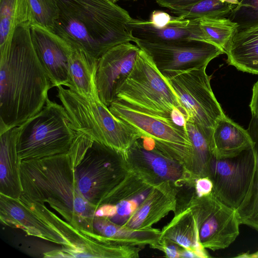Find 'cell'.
<instances>
[{
	"label": "cell",
	"instance_id": "obj_8",
	"mask_svg": "<svg viewBox=\"0 0 258 258\" xmlns=\"http://www.w3.org/2000/svg\"><path fill=\"white\" fill-rule=\"evenodd\" d=\"M108 108L113 115L131 126L141 136L152 139L158 149L181 164L196 179L193 148L185 125L136 109L116 100Z\"/></svg>",
	"mask_w": 258,
	"mask_h": 258
},
{
	"label": "cell",
	"instance_id": "obj_24",
	"mask_svg": "<svg viewBox=\"0 0 258 258\" xmlns=\"http://www.w3.org/2000/svg\"><path fill=\"white\" fill-rule=\"evenodd\" d=\"M98 60L72 46L68 54L69 88L87 98L99 99L96 85Z\"/></svg>",
	"mask_w": 258,
	"mask_h": 258
},
{
	"label": "cell",
	"instance_id": "obj_13",
	"mask_svg": "<svg viewBox=\"0 0 258 258\" xmlns=\"http://www.w3.org/2000/svg\"><path fill=\"white\" fill-rule=\"evenodd\" d=\"M125 159L130 170L153 185L166 181L180 187L194 184L191 174L163 153L149 138L141 136L137 139L127 150Z\"/></svg>",
	"mask_w": 258,
	"mask_h": 258
},
{
	"label": "cell",
	"instance_id": "obj_30",
	"mask_svg": "<svg viewBox=\"0 0 258 258\" xmlns=\"http://www.w3.org/2000/svg\"><path fill=\"white\" fill-rule=\"evenodd\" d=\"M200 25L206 41L224 52L239 26L228 18H203Z\"/></svg>",
	"mask_w": 258,
	"mask_h": 258
},
{
	"label": "cell",
	"instance_id": "obj_15",
	"mask_svg": "<svg viewBox=\"0 0 258 258\" xmlns=\"http://www.w3.org/2000/svg\"><path fill=\"white\" fill-rule=\"evenodd\" d=\"M200 21V20L171 16L166 12L155 11L150 20L132 18L127 27L133 38L150 42L192 39L206 42Z\"/></svg>",
	"mask_w": 258,
	"mask_h": 258
},
{
	"label": "cell",
	"instance_id": "obj_4",
	"mask_svg": "<svg viewBox=\"0 0 258 258\" xmlns=\"http://www.w3.org/2000/svg\"><path fill=\"white\" fill-rule=\"evenodd\" d=\"M68 154L84 198L96 209L113 205L115 194L130 171L124 156L81 132H77Z\"/></svg>",
	"mask_w": 258,
	"mask_h": 258
},
{
	"label": "cell",
	"instance_id": "obj_31",
	"mask_svg": "<svg viewBox=\"0 0 258 258\" xmlns=\"http://www.w3.org/2000/svg\"><path fill=\"white\" fill-rule=\"evenodd\" d=\"M36 23L53 31L59 11L55 0H28Z\"/></svg>",
	"mask_w": 258,
	"mask_h": 258
},
{
	"label": "cell",
	"instance_id": "obj_10",
	"mask_svg": "<svg viewBox=\"0 0 258 258\" xmlns=\"http://www.w3.org/2000/svg\"><path fill=\"white\" fill-rule=\"evenodd\" d=\"M206 70L195 69L164 77L182 107L185 121L213 133L217 122L226 115L213 92L211 76Z\"/></svg>",
	"mask_w": 258,
	"mask_h": 258
},
{
	"label": "cell",
	"instance_id": "obj_35",
	"mask_svg": "<svg viewBox=\"0 0 258 258\" xmlns=\"http://www.w3.org/2000/svg\"><path fill=\"white\" fill-rule=\"evenodd\" d=\"M252 116L258 119V80L252 88V96L249 104Z\"/></svg>",
	"mask_w": 258,
	"mask_h": 258
},
{
	"label": "cell",
	"instance_id": "obj_17",
	"mask_svg": "<svg viewBox=\"0 0 258 258\" xmlns=\"http://www.w3.org/2000/svg\"><path fill=\"white\" fill-rule=\"evenodd\" d=\"M30 27L34 48L52 87H68V54L72 45L36 22L30 24Z\"/></svg>",
	"mask_w": 258,
	"mask_h": 258
},
{
	"label": "cell",
	"instance_id": "obj_12",
	"mask_svg": "<svg viewBox=\"0 0 258 258\" xmlns=\"http://www.w3.org/2000/svg\"><path fill=\"white\" fill-rule=\"evenodd\" d=\"M256 168L254 148L229 158L212 156L208 175L213 194L226 205L237 209L246 197Z\"/></svg>",
	"mask_w": 258,
	"mask_h": 258
},
{
	"label": "cell",
	"instance_id": "obj_29",
	"mask_svg": "<svg viewBox=\"0 0 258 258\" xmlns=\"http://www.w3.org/2000/svg\"><path fill=\"white\" fill-rule=\"evenodd\" d=\"M185 127L193 148L194 177L196 179L208 177L209 165L213 156V133L206 132L189 121H185Z\"/></svg>",
	"mask_w": 258,
	"mask_h": 258
},
{
	"label": "cell",
	"instance_id": "obj_16",
	"mask_svg": "<svg viewBox=\"0 0 258 258\" xmlns=\"http://www.w3.org/2000/svg\"><path fill=\"white\" fill-rule=\"evenodd\" d=\"M140 48L131 42L116 45L99 59L96 85L100 100L107 107L115 100L117 86L130 74Z\"/></svg>",
	"mask_w": 258,
	"mask_h": 258
},
{
	"label": "cell",
	"instance_id": "obj_25",
	"mask_svg": "<svg viewBox=\"0 0 258 258\" xmlns=\"http://www.w3.org/2000/svg\"><path fill=\"white\" fill-rule=\"evenodd\" d=\"M93 230L95 234L122 244L139 247L149 245L156 249L158 244L161 230L152 228L137 230L114 223L108 219L94 217Z\"/></svg>",
	"mask_w": 258,
	"mask_h": 258
},
{
	"label": "cell",
	"instance_id": "obj_23",
	"mask_svg": "<svg viewBox=\"0 0 258 258\" xmlns=\"http://www.w3.org/2000/svg\"><path fill=\"white\" fill-rule=\"evenodd\" d=\"M225 53L229 64L241 72L258 75V23L238 27Z\"/></svg>",
	"mask_w": 258,
	"mask_h": 258
},
{
	"label": "cell",
	"instance_id": "obj_7",
	"mask_svg": "<svg viewBox=\"0 0 258 258\" xmlns=\"http://www.w3.org/2000/svg\"><path fill=\"white\" fill-rule=\"evenodd\" d=\"M19 128L17 150L21 161L68 153L77 134L63 105L48 98L42 109Z\"/></svg>",
	"mask_w": 258,
	"mask_h": 258
},
{
	"label": "cell",
	"instance_id": "obj_14",
	"mask_svg": "<svg viewBox=\"0 0 258 258\" xmlns=\"http://www.w3.org/2000/svg\"><path fill=\"white\" fill-rule=\"evenodd\" d=\"M19 199L68 242L71 250L68 257L127 258L129 256L131 251L129 246L110 241L99 235L75 228L58 217L45 204L31 202L23 195Z\"/></svg>",
	"mask_w": 258,
	"mask_h": 258
},
{
	"label": "cell",
	"instance_id": "obj_2",
	"mask_svg": "<svg viewBox=\"0 0 258 258\" xmlns=\"http://www.w3.org/2000/svg\"><path fill=\"white\" fill-rule=\"evenodd\" d=\"M59 15L53 31L72 46L99 59L108 50L132 41L127 11L109 0H55Z\"/></svg>",
	"mask_w": 258,
	"mask_h": 258
},
{
	"label": "cell",
	"instance_id": "obj_28",
	"mask_svg": "<svg viewBox=\"0 0 258 258\" xmlns=\"http://www.w3.org/2000/svg\"><path fill=\"white\" fill-rule=\"evenodd\" d=\"M254 142L256 168L251 185L244 199L236 209L240 225L258 232V119L252 116L247 129Z\"/></svg>",
	"mask_w": 258,
	"mask_h": 258
},
{
	"label": "cell",
	"instance_id": "obj_36",
	"mask_svg": "<svg viewBox=\"0 0 258 258\" xmlns=\"http://www.w3.org/2000/svg\"><path fill=\"white\" fill-rule=\"evenodd\" d=\"M109 1H111L112 2H113V3H116L117 2H118L119 0H109ZM133 1H137V0H133Z\"/></svg>",
	"mask_w": 258,
	"mask_h": 258
},
{
	"label": "cell",
	"instance_id": "obj_19",
	"mask_svg": "<svg viewBox=\"0 0 258 258\" xmlns=\"http://www.w3.org/2000/svg\"><path fill=\"white\" fill-rule=\"evenodd\" d=\"M180 188L169 181L154 185L123 225L137 230L153 228L169 213L175 211Z\"/></svg>",
	"mask_w": 258,
	"mask_h": 258
},
{
	"label": "cell",
	"instance_id": "obj_1",
	"mask_svg": "<svg viewBox=\"0 0 258 258\" xmlns=\"http://www.w3.org/2000/svg\"><path fill=\"white\" fill-rule=\"evenodd\" d=\"M52 87L34 48L30 24L21 25L0 48V134L40 111Z\"/></svg>",
	"mask_w": 258,
	"mask_h": 258
},
{
	"label": "cell",
	"instance_id": "obj_34",
	"mask_svg": "<svg viewBox=\"0 0 258 258\" xmlns=\"http://www.w3.org/2000/svg\"><path fill=\"white\" fill-rule=\"evenodd\" d=\"M194 188L197 195L201 197L212 193L213 185L209 177H204L195 180Z\"/></svg>",
	"mask_w": 258,
	"mask_h": 258
},
{
	"label": "cell",
	"instance_id": "obj_11",
	"mask_svg": "<svg viewBox=\"0 0 258 258\" xmlns=\"http://www.w3.org/2000/svg\"><path fill=\"white\" fill-rule=\"evenodd\" d=\"M132 41L150 57L164 77L207 68L212 59L225 53L216 45L198 40L155 43L133 38Z\"/></svg>",
	"mask_w": 258,
	"mask_h": 258
},
{
	"label": "cell",
	"instance_id": "obj_26",
	"mask_svg": "<svg viewBox=\"0 0 258 258\" xmlns=\"http://www.w3.org/2000/svg\"><path fill=\"white\" fill-rule=\"evenodd\" d=\"M177 17L190 20L229 18L237 6L220 0H155Z\"/></svg>",
	"mask_w": 258,
	"mask_h": 258
},
{
	"label": "cell",
	"instance_id": "obj_32",
	"mask_svg": "<svg viewBox=\"0 0 258 258\" xmlns=\"http://www.w3.org/2000/svg\"><path fill=\"white\" fill-rule=\"evenodd\" d=\"M239 4L229 16L238 27H245L258 23V0H238Z\"/></svg>",
	"mask_w": 258,
	"mask_h": 258
},
{
	"label": "cell",
	"instance_id": "obj_6",
	"mask_svg": "<svg viewBox=\"0 0 258 258\" xmlns=\"http://www.w3.org/2000/svg\"><path fill=\"white\" fill-rule=\"evenodd\" d=\"M115 96V100L159 117L173 120L181 113L185 117L165 77L141 49L131 73L116 87Z\"/></svg>",
	"mask_w": 258,
	"mask_h": 258
},
{
	"label": "cell",
	"instance_id": "obj_9",
	"mask_svg": "<svg viewBox=\"0 0 258 258\" xmlns=\"http://www.w3.org/2000/svg\"><path fill=\"white\" fill-rule=\"evenodd\" d=\"M190 209L201 244L212 251L228 247L239 234L236 210L220 201L213 193L201 197L194 186L183 195L180 194Z\"/></svg>",
	"mask_w": 258,
	"mask_h": 258
},
{
	"label": "cell",
	"instance_id": "obj_20",
	"mask_svg": "<svg viewBox=\"0 0 258 258\" xmlns=\"http://www.w3.org/2000/svg\"><path fill=\"white\" fill-rule=\"evenodd\" d=\"M19 126L0 134V194L19 199L22 194L17 150Z\"/></svg>",
	"mask_w": 258,
	"mask_h": 258
},
{
	"label": "cell",
	"instance_id": "obj_5",
	"mask_svg": "<svg viewBox=\"0 0 258 258\" xmlns=\"http://www.w3.org/2000/svg\"><path fill=\"white\" fill-rule=\"evenodd\" d=\"M57 88V97L77 132L116 150L124 157L133 143L141 137L131 126L113 115L100 99L87 98L62 86Z\"/></svg>",
	"mask_w": 258,
	"mask_h": 258
},
{
	"label": "cell",
	"instance_id": "obj_27",
	"mask_svg": "<svg viewBox=\"0 0 258 258\" xmlns=\"http://www.w3.org/2000/svg\"><path fill=\"white\" fill-rule=\"evenodd\" d=\"M35 22L28 0H0V48L11 42L18 26Z\"/></svg>",
	"mask_w": 258,
	"mask_h": 258
},
{
	"label": "cell",
	"instance_id": "obj_3",
	"mask_svg": "<svg viewBox=\"0 0 258 258\" xmlns=\"http://www.w3.org/2000/svg\"><path fill=\"white\" fill-rule=\"evenodd\" d=\"M20 178L21 195L33 202L48 204L75 228L95 234L96 209L78 189L68 153L21 161Z\"/></svg>",
	"mask_w": 258,
	"mask_h": 258
},
{
	"label": "cell",
	"instance_id": "obj_22",
	"mask_svg": "<svg viewBox=\"0 0 258 258\" xmlns=\"http://www.w3.org/2000/svg\"><path fill=\"white\" fill-rule=\"evenodd\" d=\"M254 142L247 130H245L226 115L215 126L212 134L213 156L218 158L236 156L252 148Z\"/></svg>",
	"mask_w": 258,
	"mask_h": 258
},
{
	"label": "cell",
	"instance_id": "obj_33",
	"mask_svg": "<svg viewBox=\"0 0 258 258\" xmlns=\"http://www.w3.org/2000/svg\"><path fill=\"white\" fill-rule=\"evenodd\" d=\"M183 248L173 241L163 239H159L156 249L163 252L167 257L178 258L180 257L181 252Z\"/></svg>",
	"mask_w": 258,
	"mask_h": 258
},
{
	"label": "cell",
	"instance_id": "obj_18",
	"mask_svg": "<svg viewBox=\"0 0 258 258\" xmlns=\"http://www.w3.org/2000/svg\"><path fill=\"white\" fill-rule=\"evenodd\" d=\"M0 220L2 224L21 229L28 235L60 245L62 250L54 251V256L68 257L71 250L68 242L19 198L15 199L0 194Z\"/></svg>",
	"mask_w": 258,
	"mask_h": 258
},
{
	"label": "cell",
	"instance_id": "obj_21",
	"mask_svg": "<svg viewBox=\"0 0 258 258\" xmlns=\"http://www.w3.org/2000/svg\"><path fill=\"white\" fill-rule=\"evenodd\" d=\"M173 213V218L161 230L159 239H167L184 248L191 249L197 257H210L199 241L192 213L179 194Z\"/></svg>",
	"mask_w": 258,
	"mask_h": 258
}]
</instances>
